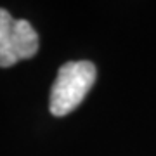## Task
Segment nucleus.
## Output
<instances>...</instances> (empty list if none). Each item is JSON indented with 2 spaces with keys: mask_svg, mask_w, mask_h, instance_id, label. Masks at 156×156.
Masks as SVG:
<instances>
[{
  "mask_svg": "<svg viewBox=\"0 0 156 156\" xmlns=\"http://www.w3.org/2000/svg\"><path fill=\"white\" fill-rule=\"evenodd\" d=\"M38 52V33L26 19H14L0 9V68L14 66Z\"/></svg>",
  "mask_w": 156,
  "mask_h": 156,
  "instance_id": "obj_2",
  "label": "nucleus"
},
{
  "mask_svg": "<svg viewBox=\"0 0 156 156\" xmlns=\"http://www.w3.org/2000/svg\"><path fill=\"white\" fill-rule=\"evenodd\" d=\"M95 66L90 61L64 62L50 89V113L54 116H64L76 109L95 83Z\"/></svg>",
  "mask_w": 156,
  "mask_h": 156,
  "instance_id": "obj_1",
  "label": "nucleus"
}]
</instances>
